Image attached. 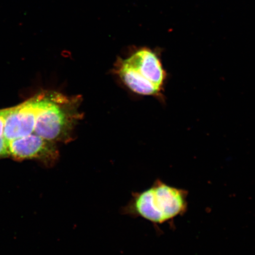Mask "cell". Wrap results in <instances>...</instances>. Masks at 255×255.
<instances>
[{"label":"cell","instance_id":"cell-3","mask_svg":"<svg viewBox=\"0 0 255 255\" xmlns=\"http://www.w3.org/2000/svg\"><path fill=\"white\" fill-rule=\"evenodd\" d=\"M8 143L9 156L17 161H37L46 167H52L60 155L56 143L47 141L35 133L12 140Z\"/></svg>","mask_w":255,"mask_h":255},{"label":"cell","instance_id":"cell-4","mask_svg":"<svg viewBox=\"0 0 255 255\" xmlns=\"http://www.w3.org/2000/svg\"><path fill=\"white\" fill-rule=\"evenodd\" d=\"M40 94L24 103L8 108L4 123V136L7 142L33 133L39 110Z\"/></svg>","mask_w":255,"mask_h":255},{"label":"cell","instance_id":"cell-5","mask_svg":"<svg viewBox=\"0 0 255 255\" xmlns=\"http://www.w3.org/2000/svg\"><path fill=\"white\" fill-rule=\"evenodd\" d=\"M123 60L137 76L161 90L167 75L157 54L143 48Z\"/></svg>","mask_w":255,"mask_h":255},{"label":"cell","instance_id":"cell-7","mask_svg":"<svg viewBox=\"0 0 255 255\" xmlns=\"http://www.w3.org/2000/svg\"><path fill=\"white\" fill-rule=\"evenodd\" d=\"M8 109L0 110V159L8 157V143L4 136V123Z\"/></svg>","mask_w":255,"mask_h":255},{"label":"cell","instance_id":"cell-1","mask_svg":"<svg viewBox=\"0 0 255 255\" xmlns=\"http://www.w3.org/2000/svg\"><path fill=\"white\" fill-rule=\"evenodd\" d=\"M187 195L186 190L157 179L148 189L133 192L121 213L133 218H142L155 225L164 224L186 212Z\"/></svg>","mask_w":255,"mask_h":255},{"label":"cell","instance_id":"cell-2","mask_svg":"<svg viewBox=\"0 0 255 255\" xmlns=\"http://www.w3.org/2000/svg\"><path fill=\"white\" fill-rule=\"evenodd\" d=\"M40 95L33 133L55 143L71 142L73 130L82 118L81 96L68 97L54 91Z\"/></svg>","mask_w":255,"mask_h":255},{"label":"cell","instance_id":"cell-6","mask_svg":"<svg viewBox=\"0 0 255 255\" xmlns=\"http://www.w3.org/2000/svg\"><path fill=\"white\" fill-rule=\"evenodd\" d=\"M117 71L127 87L135 93L143 95H157L160 94L161 89L155 87L152 83L136 75L123 60L119 62Z\"/></svg>","mask_w":255,"mask_h":255}]
</instances>
